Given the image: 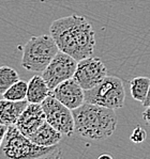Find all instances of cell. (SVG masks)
<instances>
[{
  "label": "cell",
  "mask_w": 150,
  "mask_h": 159,
  "mask_svg": "<svg viewBox=\"0 0 150 159\" xmlns=\"http://www.w3.org/2000/svg\"><path fill=\"white\" fill-rule=\"evenodd\" d=\"M51 38L59 50L80 61L92 56L95 47V33L84 16L73 15L56 19L50 27Z\"/></svg>",
  "instance_id": "cell-1"
},
{
  "label": "cell",
  "mask_w": 150,
  "mask_h": 159,
  "mask_svg": "<svg viewBox=\"0 0 150 159\" xmlns=\"http://www.w3.org/2000/svg\"><path fill=\"white\" fill-rule=\"evenodd\" d=\"M74 117V134L90 141L105 140L114 134L117 116L114 109L85 102L72 110Z\"/></svg>",
  "instance_id": "cell-2"
},
{
  "label": "cell",
  "mask_w": 150,
  "mask_h": 159,
  "mask_svg": "<svg viewBox=\"0 0 150 159\" xmlns=\"http://www.w3.org/2000/svg\"><path fill=\"white\" fill-rule=\"evenodd\" d=\"M60 153L58 144L41 146L24 136L15 125H10L0 146V159L55 158Z\"/></svg>",
  "instance_id": "cell-3"
},
{
  "label": "cell",
  "mask_w": 150,
  "mask_h": 159,
  "mask_svg": "<svg viewBox=\"0 0 150 159\" xmlns=\"http://www.w3.org/2000/svg\"><path fill=\"white\" fill-rule=\"evenodd\" d=\"M58 51L59 48L51 35L32 36L23 48L22 65L29 72L42 73Z\"/></svg>",
  "instance_id": "cell-4"
},
{
  "label": "cell",
  "mask_w": 150,
  "mask_h": 159,
  "mask_svg": "<svg viewBox=\"0 0 150 159\" xmlns=\"http://www.w3.org/2000/svg\"><path fill=\"white\" fill-rule=\"evenodd\" d=\"M124 99L123 82L116 76H106L95 87L85 91V102L114 110L122 108Z\"/></svg>",
  "instance_id": "cell-5"
},
{
  "label": "cell",
  "mask_w": 150,
  "mask_h": 159,
  "mask_svg": "<svg viewBox=\"0 0 150 159\" xmlns=\"http://www.w3.org/2000/svg\"><path fill=\"white\" fill-rule=\"evenodd\" d=\"M46 122L65 136L74 134V117L72 110L60 102L53 94L48 95L41 104Z\"/></svg>",
  "instance_id": "cell-6"
},
{
  "label": "cell",
  "mask_w": 150,
  "mask_h": 159,
  "mask_svg": "<svg viewBox=\"0 0 150 159\" xmlns=\"http://www.w3.org/2000/svg\"><path fill=\"white\" fill-rule=\"evenodd\" d=\"M77 60L68 53L61 50L58 51L47 67L42 72V77L51 91L65 80L73 78L77 67Z\"/></svg>",
  "instance_id": "cell-7"
},
{
  "label": "cell",
  "mask_w": 150,
  "mask_h": 159,
  "mask_svg": "<svg viewBox=\"0 0 150 159\" xmlns=\"http://www.w3.org/2000/svg\"><path fill=\"white\" fill-rule=\"evenodd\" d=\"M107 76V70L100 58L87 57L77 62L73 79L84 90H89L100 84Z\"/></svg>",
  "instance_id": "cell-8"
},
{
  "label": "cell",
  "mask_w": 150,
  "mask_h": 159,
  "mask_svg": "<svg viewBox=\"0 0 150 159\" xmlns=\"http://www.w3.org/2000/svg\"><path fill=\"white\" fill-rule=\"evenodd\" d=\"M51 94L71 110L78 108L85 102V90L73 78L59 84Z\"/></svg>",
  "instance_id": "cell-9"
},
{
  "label": "cell",
  "mask_w": 150,
  "mask_h": 159,
  "mask_svg": "<svg viewBox=\"0 0 150 159\" xmlns=\"http://www.w3.org/2000/svg\"><path fill=\"white\" fill-rule=\"evenodd\" d=\"M46 122V116L41 104L29 102L23 113L19 116L15 123L19 131L26 137H30L40 126Z\"/></svg>",
  "instance_id": "cell-10"
},
{
  "label": "cell",
  "mask_w": 150,
  "mask_h": 159,
  "mask_svg": "<svg viewBox=\"0 0 150 159\" xmlns=\"http://www.w3.org/2000/svg\"><path fill=\"white\" fill-rule=\"evenodd\" d=\"M29 102L25 101H9L0 99V123L6 125H15L19 116L23 113Z\"/></svg>",
  "instance_id": "cell-11"
},
{
  "label": "cell",
  "mask_w": 150,
  "mask_h": 159,
  "mask_svg": "<svg viewBox=\"0 0 150 159\" xmlns=\"http://www.w3.org/2000/svg\"><path fill=\"white\" fill-rule=\"evenodd\" d=\"M29 139L38 145L53 146L59 144L62 139V134L54 128L48 122H45L29 137Z\"/></svg>",
  "instance_id": "cell-12"
},
{
  "label": "cell",
  "mask_w": 150,
  "mask_h": 159,
  "mask_svg": "<svg viewBox=\"0 0 150 159\" xmlns=\"http://www.w3.org/2000/svg\"><path fill=\"white\" fill-rule=\"evenodd\" d=\"M51 94V90L42 76H33L28 81V91L26 99L32 104H42V102Z\"/></svg>",
  "instance_id": "cell-13"
},
{
  "label": "cell",
  "mask_w": 150,
  "mask_h": 159,
  "mask_svg": "<svg viewBox=\"0 0 150 159\" xmlns=\"http://www.w3.org/2000/svg\"><path fill=\"white\" fill-rule=\"evenodd\" d=\"M150 87V78L148 77H135L130 81V90L133 99L137 102H144Z\"/></svg>",
  "instance_id": "cell-14"
},
{
  "label": "cell",
  "mask_w": 150,
  "mask_h": 159,
  "mask_svg": "<svg viewBox=\"0 0 150 159\" xmlns=\"http://www.w3.org/2000/svg\"><path fill=\"white\" fill-rule=\"evenodd\" d=\"M27 91H28V82L18 80L2 94V97L9 101H25L27 97Z\"/></svg>",
  "instance_id": "cell-15"
},
{
  "label": "cell",
  "mask_w": 150,
  "mask_h": 159,
  "mask_svg": "<svg viewBox=\"0 0 150 159\" xmlns=\"http://www.w3.org/2000/svg\"><path fill=\"white\" fill-rule=\"evenodd\" d=\"M18 80L19 77L15 70L7 65L0 66V94H3L12 84Z\"/></svg>",
  "instance_id": "cell-16"
},
{
  "label": "cell",
  "mask_w": 150,
  "mask_h": 159,
  "mask_svg": "<svg viewBox=\"0 0 150 159\" xmlns=\"http://www.w3.org/2000/svg\"><path fill=\"white\" fill-rule=\"evenodd\" d=\"M147 138V133L144 128H142L141 126H136L134 128V130L132 131L131 136H130V140L133 143H142L146 140Z\"/></svg>",
  "instance_id": "cell-17"
},
{
  "label": "cell",
  "mask_w": 150,
  "mask_h": 159,
  "mask_svg": "<svg viewBox=\"0 0 150 159\" xmlns=\"http://www.w3.org/2000/svg\"><path fill=\"white\" fill-rule=\"evenodd\" d=\"M8 128H9L8 125L0 123V146H1L2 141H3L4 137H6V134H7V131H8Z\"/></svg>",
  "instance_id": "cell-18"
},
{
  "label": "cell",
  "mask_w": 150,
  "mask_h": 159,
  "mask_svg": "<svg viewBox=\"0 0 150 159\" xmlns=\"http://www.w3.org/2000/svg\"><path fill=\"white\" fill-rule=\"evenodd\" d=\"M143 119L146 121V123H148L150 125V107L146 108V110L143 112Z\"/></svg>",
  "instance_id": "cell-19"
},
{
  "label": "cell",
  "mask_w": 150,
  "mask_h": 159,
  "mask_svg": "<svg viewBox=\"0 0 150 159\" xmlns=\"http://www.w3.org/2000/svg\"><path fill=\"white\" fill-rule=\"evenodd\" d=\"M142 104H143V106H144L145 108H148V107H150V87H149L148 93H147L146 97H145L144 102H143Z\"/></svg>",
  "instance_id": "cell-20"
},
{
  "label": "cell",
  "mask_w": 150,
  "mask_h": 159,
  "mask_svg": "<svg viewBox=\"0 0 150 159\" xmlns=\"http://www.w3.org/2000/svg\"><path fill=\"white\" fill-rule=\"evenodd\" d=\"M99 158H100V159H102V158H109V159H112V156H110V155H101Z\"/></svg>",
  "instance_id": "cell-21"
}]
</instances>
